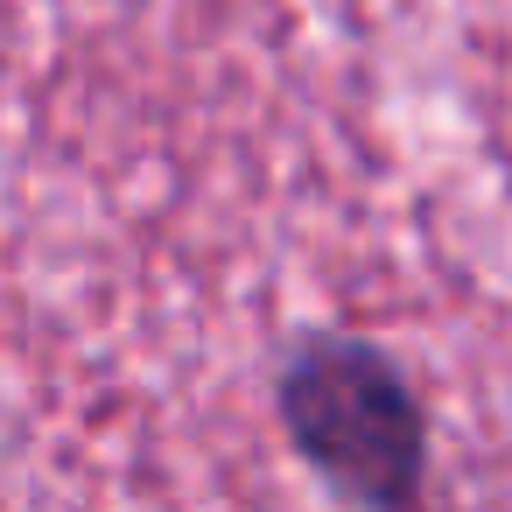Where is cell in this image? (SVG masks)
<instances>
[{
	"label": "cell",
	"mask_w": 512,
	"mask_h": 512,
	"mask_svg": "<svg viewBox=\"0 0 512 512\" xmlns=\"http://www.w3.org/2000/svg\"><path fill=\"white\" fill-rule=\"evenodd\" d=\"M288 449L351 505L407 512L428 491V414L400 358L358 330H309L274 372Z\"/></svg>",
	"instance_id": "cell-1"
}]
</instances>
